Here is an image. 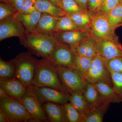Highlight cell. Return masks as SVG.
<instances>
[{"label":"cell","instance_id":"cell-1","mask_svg":"<svg viewBox=\"0 0 122 122\" xmlns=\"http://www.w3.org/2000/svg\"><path fill=\"white\" fill-rule=\"evenodd\" d=\"M19 39L20 44L28 52L42 58L49 57L56 41L52 35L35 31L28 33Z\"/></svg>","mask_w":122,"mask_h":122},{"label":"cell","instance_id":"cell-2","mask_svg":"<svg viewBox=\"0 0 122 122\" xmlns=\"http://www.w3.org/2000/svg\"><path fill=\"white\" fill-rule=\"evenodd\" d=\"M32 83L33 86L52 87L65 92L61 85L55 63L48 58L37 59Z\"/></svg>","mask_w":122,"mask_h":122},{"label":"cell","instance_id":"cell-3","mask_svg":"<svg viewBox=\"0 0 122 122\" xmlns=\"http://www.w3.org/2000/svg\"><path fill=\"white\" fill-rule=\"evenodd\" d=\"M37 59L29 52L20 53L9 61L13 64L15 78L26 87L33 86L32 81L35 73Z\"/></svg>","mask_w":122,"mask_h":122},{"label":"cell","instance_id":"cell-4","mask_svg":"<svg viewBox=\"0 0 122 122\" xmlns=\"http://www.w3.org/2000/svg\"><path fill=\"white\" fill-rule=\"evenodd\" d=\"M55 65L61 85L66 93L83 92L87 82L76 68Z\"/></svg>","mask_w":122,"mask_h":122},{"label":"cell","instance_id":"cell-5","mask_svg":"<svg viewBox=\"0 0 122 122\" xmlns=\"http://www.w3.org/2000/svg\"><path fill=\"white\" fill-rule=\"evenodd\" d=\"M0 110L5 115L8 122H32L25 106L12 97L0 100Z\"/></svg>","mask_w":122,"mask_h":122},{"label":"cell","instance_id":"cell-6","mask_svg":"<svg viewBox=\"0 0 122 122\" xmlns=\"http://www.w3.org/2000/svg\"><path fill=\"white\" fill-rule=\"evenodd\" d=\"M108 62L97 54L92 60L90 67L85 77L87 82L95 84L105 82L112 86L110 72L108 68Z\"/></svg>","mask_w":122,"mask_h":122},{"label":"cell","instance_id":"cell-7","mask_svg":"<svg viewBox=\"0 0 122 122\" xmlns=\"http://www.w3.org/2000/svg\"><path fill=\"white\" fill-rule=\"evenodd\" d=\"M90 15L92 17L91 33L92 36L97 41L117 37L115 33V30L111 26L105 14L97 13Z\"/></svg>","mask_w":122,"mask_h":122},{"label":"cell","instance_id":"cell-8","mask_svg":"<svg viewBox=\"0 0 122 122\" xmlns=\"http://www.w3.org/2000/svg\"><path fill=\"white\" fill-rule=\"evenodd\" d=\"M54 63L76 68V53L70 46L56 40L54 49L49 58Z\"/></svg>","mask_w":122,"mask_h":122},{"label":"cell","instance_id":"cell-9","mask_svg":"<svg viewBox=\"0 0 122 122\" xmlns=\"http://www.w3.org/2000/svg\"><path fill=\"white\" fill-rule=\"evenodd\" d=\"M30 88L41 104L47 102L61 104L69 102L70 94L65 92L46 86H33Z\"/></svg>","mask_w":122,"mask_h":122},{"label":"cell","instance_id":"cell-10","mask_svg":"<svg viewBox=\"0 0 122 122\" xmlns=\"http://www.w3.org/2000/svg\"><path fill=\"white\" fill-rule=\"evenodd\" d=\"M21 102L27 109L32 122H48L41 103L29 89H26Z\"/></svg>","mask_w":122,"mask_h":122},{"label":"cell","instance_id":"cell-11","mask_svg":"<svg viewBox=\"0 0 122 122\" xmlns=\"http://www.w3.org/2000/svg\"><path fill=\"white\" fill-rule=\"evenodd\" d=\"M28 33L15 15L0 20V41L12 37H22Z\"/></svg>","mask_w":122,"mask_h":122},{"label":"cell","instance_id":"cell-12","mask_svg":"<svg viewBox=\"0 0 122 122\" xmlns=\"http://www.w3.org/2000/svg\"><path fill=\"white\" fill-rule=\"evenodd\" d=\"M97 53L107 62L122 56V46L118 37L111 39L97 40L96 45Z\"/></svg>","mask_w":122,"mask_h":122},{"label":"cell","instance_id":"cell-13","mask_svg":"<svg viewBox=\"0 0 122 122\" xmlns=\"http://www.w3.org/2000/svg\"><path fill=\"white\" fill-rule=\"evenodd\" d=\"M52 35L58 41L69 46L74 50L82 42L92 36L90 32L82 29L56 31Z\"/></svg>","mask_w":122,"mask_h":122},{"label":"cell","instance_id":"cell-14","mask_svg":"<svg viewBox=\"0 0 122 122\" xmlns=\"http://www.w3.org/2000/svg\"><path fill=\"white\" fill-rule=\"evenodd\" d=\"M42 105L48 122H68L63 104L47 102Z\"/></svg>","mask_w":122,"mask_h":122},{"label":"cell","instance_id":"cell-15","mask_svg":"<svg viewBox=\"0 0 122 122\" xmlns=\"http://www.w3.org/2000/svg\"><path fill=\"white\" fill-rule=\"evenodd\" d=\"M0 87L10 97L20 102L26 90L24 85L15 78L0 80Z\"/></svg>","mask_w":122,"mask_h":122},{"label":"cell","instance_id":"cell-16","mask_svg":"<svg viewBox=\"0 0 122 122\" xmlns=\"http://www.w3.org/2000/svg\"><path fill=\"white\" fill-rule=\"evenodd\" d=\"M83 94L89 110L98 107L108 102L102 98L94 84L87 82Z\"/></svg>","mask_w":122,"mask_h":122},{"label":"cell","instance_id":"cell-17","mask_svg":"<svg viewBox=\"0 0 122 122\" xmlns=\"http://www.w3.org/2000/svg\"><path fill=\"white\" fill-rule=\"evenodd\" d=\"M58 20V17L47 13H42L35 31L52 35L53 33L56 31Z\"/></svg>","mask_w":122,"mask_h":122},{"label":"cell","instance_id":"cell-18","mask_svg":"<svg viewBox=\"0 0 122 122\" xmlns=\"http://www.w3.org/2000/svg\"><path fill=\"white\" fill-rule=\"evenodd\" d=\"M41 14V12L36 10L30 14L17 12L15 16L21 22L27 33H29L35 31Z\"/></svg>","mask_w":122,"mask_h":122},{"label":"cell","instance_id":"cell-19","mask_svg":"<svg viewBox=\"0 0 122 122\" xmlns=\"http://www.w3.org/2000/svg\"><path fill=\"white\" fill-rule=\"evenodd\" d=\"M97 41V39L91 36L82 42L75 50V52L79 55L93 58L97 54L96 50Z\"/></svg>","mask_w":122,"mask_h":122},{"label":"cell","instance_id":"cell-20","mask_svg":"<svg viewBox=\"0 0 122 122\" xmlns=\"http://www.w3.org/2000/svg\"><path fill=\"white\" fill-rule=\"evenodd\" d=\"M103 98L107 102L120 103L122 100L114 91L112 86L105 82H99L94 84Z\"/></svg>","mask_w":122,"mask_h":122},{"label":"cell","instance_id":"cell-21","mask_svg":"<svg viewBox=\"0 0 122 122\" xmlns=\"http://www.w3.org/2000/svg\"><path fill=\"white\" fill-rule=\"evenodd\" d=\"M38 11L59 17L66 15V13L60 8L48 0H37L35 2Z\"/></svg>","mask_w":122,"mask_h":122},{"label":"cell","instance_id":"cell-22","mask_svg":"<svg viewBox=\"0 0 122 122\" xmlns=\"http://www.w3.org/2000/svg\"><path fill=\"white\" fill-rule=\"evenodd\" d=\"M69 102L85 117L89 109L83 92H76L70 94Z\"/></svg>","mask_w":122,"mask_h":122},{"label":"cell","instance_id":"cell-23","mask_svg":"<svg viewBox=\"0 0 122 122\" xmlns=\"http://www.w3.org/2000/svg\"><path fill=\"white\" fill-rule=\"evenodd\" d=\"M75 23L81 29L91 32L92 17L88 12H82L75 13H67Z\"/></svg>","mask_w":122,"mask_h":122},{"label":"cell","instance_id":"cell-24","mask_svg":"<svg viewBox=\"0 0 122 122\" xmlns=\"http://www.w3.org/2000/svg\"><path fill=\"white\" fill-rule=\"evenodd\" d=\"M110 103L107 102L100 107L89 110L85 116L84 122H102Z\"/></svg>","mask_w":122,"mask_h":122},{"label":"cell","instance_id":"cell-25","mask_svg":"<svg viewBox=\"0 0 122 122\" xmlns=\"http://www.w3.org/2000/svg\"><path fill=\"white\" fill-rule=\"evenodd\" d=\"M80 29H81L76 25L72 18L66 14L58 17L56 31H71Z\"/></svg>","mask_w":122,"mask_h":122},{"label":"cell","instance_id":"cell-26","mask_svg":"<svg viewBox=\"0 0 122 122\" xmlns=\"http://www.w3.org/2000/svg\"><path fill=\"white\" fill-rule=\"evenodd\" d=\"M105 15L111 26L115 30L122 22V5L119 4Z\"/></svg>","mask_w":122,"mask_h":122},{"label":"cell","instance_id":"cell-27","mask_svg":"<svg viewBox=\"0 0 122 122\" xmlns=\"http://www.w3.org/2000/svg\"><path fill=\"white\" fill-rule=\"evenodd\" d=\"M15 78L13 64L9 61H5L0 58V80Z\"/></svg>","mask_w":122,"mask_h":122},{"label":"cell","instance_id":"cell-28","mask_svg":"<svg viewBox=\"0 0 122 122\" xmlns=\"http://www.w3.org/2000/svg\"><path fill=\"white\" fill-rule=\"evenodd\" d=\"M93 59L79 55L76 53V68L84 77L90 67Z\"/></svg>","mask_w":122,"mask_h":122},{"label":"cell","instance_id":"cell-29","mask_svg":"<svg viewBox=\"0 0 122 122\" xmlns=\"http://www.w3.org/2000/svg\"><path fill=\"white\" fill-rule=\"evenodd\" d=\"M63 105L68 122H84L85 117L78 112L69 102Z\"/></svg>","mask_w":122,"mask_h":122},{"label":"cell","instance_id":"cell-30","mask_svg":"<svg viewBox=\"0 0 122 122\" xmlns=\"http://www.w3.org/2000/svg\"><path fill=\"white\" fill-rule=\"evenodd\" d=\"M58 4L59 8L66 14L76 13L84 11L75 0H59Z\"/></svg>","mask_w":122,"mask_h":122},{"label":"cell","instance_id":"cell-31","mask_svg":"<svg viewBox=\"0 0 122 122\" xmlns=\"http://www.w3.org/2000/svg\"><path fill=\"white\" fill-rule=\"evenodd\" d=\"M110 73L113 89L122 100V74L112 72Z\"/></svg>","mask_w":122,"mask_h":122},{"label":"cell","instance_id":"cell-32","mask_svg":"<svg viewBox=\"0 0 122 122\" xmlns=\"http://www.w3.org/2000/svg\"><path fill=\"white\" fill-rule=\"evenodd\" d=\"M16 10L10 3L0 2V20L10 16L15 15Z\"/></svg>","mask_w":122,"mask_h":122},{"label":"cell","instance_id":"cell-33","mask_svg":"<svg viewBox=\"0 0 122 122\" xmlns=\"http://www.w3.org/2000/svg\"><path fill=\"white\" fill-rule=\"evenodd\" d=\"M108 68L110 72L122 74V56L109 61L108 62Z\"/></svg>","mask_w":122,"mask_h":122},{"label":"cell","instance_id":"cell-34","mask_svg":"<svg viewBox=\"0 0 122 122\" xmlns=\"http://www.w3.org/2000/svg\"><path fill=\"white\" fill-rule=\"evenodd\" d=\"M120 0H103L98 13L106 14L119 4Z\"/></svg>","mask_w":122,"mask_h":122},{"label":"cell","instance_id":"cell-35","mask_svg":"<svg viewBox=\"0 0 122 122\" xmlns=\"http://www.w3.org/2000/svg\"><path fill=\"white\" fill-rule=\"evenodd\" d=\"M103 0H88L87 10L90 14L98 13Z\"/></svg>","mask_w":122,"mask_h":122},{"label":"cell","instance_id":"cell-36","mask_svg":"<svg viewBox=\"0 0 122 122\" xmlns=\"http://www.w3.org/2000/svg\"><path fill=\"white\" fill-rule=\"evenodd\" d=\"M37 10L35 2L31 0H25L22 9L18 12L25 14L32 13Z\"/></svg>","mask_w":122,"mask_h":122},{"label":"cell","instance_id":"cell-37","mask_svg":"<svg viewBox=\"0 0 122 122\" xmlns=\"http://www.w3.org/2000/svg\"><path fill=\"white\" fill-rule=\"evenodd\" d=\"M25 0H11V4L15 8L17 12L22 9Z\"/></svg>","mask_w":122,"mask_h":122},{"label":"cell","instance_id":"cell-38","mask_svg":"<svg viewBox=\"0 0 122 122\" xmlns=\"http://www.w3.org/2000/svg\"><path fill=\"white\" fill-rule=\"evenodd\" d=\"M75 0L83 11L88 12V10H87V0Z\"/></svg>","mask_w":122,"mask_h":122},{"label":"cell","instance_id":"cell-39","mask_svg":"<svg viewBox=\"0 0 122 122\" xmlns=\"http://www.w3.org/2000/svg\"><path fill=\"white\" fill-rule=\"evenodd\" d=\"M10 97L4 90L0 87V100Z\"/></svg>","mask_w":122,"mask_h":122},{"label":"cell","instance_id":"cell-40","mask_svg":"<svg viewBox=\"0 0 122 122\" xmlns=\"http://www.w3.org/2000/svg\"><path fill=\"white\" fill-rule=\"evenodd\" d=\"M0 122H8L5 114L0 110Z\"/></svg>","mask_w":122,"mask_h":122},{"label":"cell","instance_id":"cell-41","mask_svg":"<svg viewBox=\"0 0 122 122\" xmlns=\"http://www.w3.org/2000/svg\"><path fill=\"white\" fill-rule=\"evenodd\" d=\"M48 0L50 2L53 4H54L59 7L58 3H59V0Z\"/></svg>","mask_w":122,"mask_h":122},{"label":"cell","instance_id":"cell-42","mask_svg":"<svg viewBox=\"0 0 122 122\" xmlns=\"http://www.w3.org/2000/svg\"><path fill=\"white\" fill-rule=\"evenodd\" d=\"M0 2L11 3V0H0Z\"/></svg>","mask_w":122,"mask_h":122},{"label":"cell","instance_id":"cell-43","mask_svg":"<svg viewBox=\"0 0 122 122\" xmlns=\"http://www.w3.org/2000/svg\"><path fill=\"white\" fill-rule=\"evenodd\" d=\"M119 4L122 5V0H120V1H119Z\"/></svg>","mask_w":122,"mask_h":122},{"label":"cell","instance_id":"cell-44","mask_svg":"<svg viewBox=\"0 0 122 122\" xmlns=\"http://www.w3.org/2000/svg\"><path fill=\"white\" fill-rule=\"evenodd\" d=\"M122 26V22H121V24H120V25H119L118 27H119V26Z\"/></svg>","mask_w":122,"mask_h":122},{"label":"cell","instance_id":"cell-45","mask_svg":"<svg viewBox=\"0 0 122 122\" xmlns=\"http://www.w3.org/2000/svg\"><path fill=\"white\" fill-rule=\"evenodd\" d=\"M32 0V1H33V2H35V1H36L37 0Z\"/></svg>","mask_w":122,"mask_h":122}]
</instances>
